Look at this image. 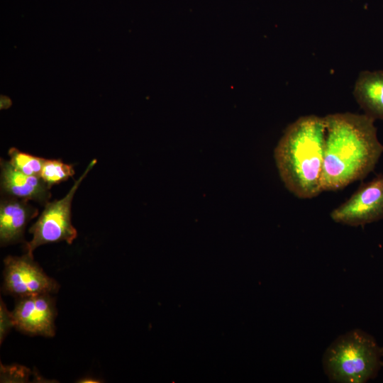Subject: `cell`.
Returning a JSON list of instances; mask_svg holds the SVG:
<instances>
[{"label": "cell", "instance_id": "1", "mask_svg": "<svg viewBox=\"0 0 383 383\" xmlns=\"http://www.w3.org/2000/svg\"><path fill=\"white\" fill-rule=\"evenodd\" d=\"M326 129L322 189L338 191L365 178L383 153L374 121L350 112L324 116Z\"/></svg>", "mask_w": 383, "mask_h": 383}, {"label": "cell", "instance_id": "2", "mask_svg": "<svg viewBox=\"0 0 383 383\" xmlns=\"http://www.w3.org/2000/svg\"><path fill=\"white\" fill-rule=\"evenodd\" d=\"M326 129L324 117L301 116L287 127L274 149L280 178L299 199H312L323 192Z\"/></svg>", "mask_w": 383, "mask_h": 383}, {"label": "cell", "instance_id": "3", "mask_svg": "<svg viewBox=\"0 0 383 383\" xmlns=\"http://www.w3.org/2000/svg\"><path fill=\"white\" fill-rule=\"evenodd\" d=\"M382 350L367 333L350 330L337 337L325 350L324 373L332 382L365 383L377 374Z\"/></svg>", "mask_w": 383, "mask_h": 383}, {"label": "cell", "instance_id": "4", "mask_svg": "<svg viewBox=\"0 0 383 383\" xmlns=\"http://www.w3.org/2000/svg\"><path fill=\"white\" fill-rule=\"evenodd\" d=\"M96 162V159L91 161L63 198L45 204L40 216L29 229L33 238L24 244L26 253L33 256L35 248L48 243L61 241L70 245L72 243L77 236V231L72 223V201L79 186Z\"/></svg>", "mask_w": 383, "mask_h": 383}, {"label": "cell", "instance_id": "5", "mask_svg": "<svg viewBox=\"0 0 383 383\" xmlns=\"http://www.w3.org/2000/svg\"><path fill=\"white\" fill-rule=\"evenodd\" d=\"M2 292L17 299L42 294H55L60 289L59 283L48 276L34 261L33 256L27 253L7 256L4 260Z\"/></svg>", "mask_w": 383, "mask_h": 383}, {"label": "cell", "instance_id": "6", "mask_svg": "<svg viewBox=\"0 0 383 383\" xmlns=\"http://www.w3.org/2000/svg\"><path fill=\"white\" fill-rule=\"evenodd\" d=\"M338 223L360 226L383 218V173L371 181L362 183L344 203L330 213Z\"/></svg>", "mask_w": 383, "mask_h": 383}, {"label": "cell", "instance_id": "7", "mask_svg": "<svg viewBox=\"0 0 383 383\" xmlns=\"http://www.w3.org/2000/svg\"><path fill=\"white\" fill-rule=\"evenodd\" d=\"M14 327L31 335L53 337L55 334V303L50 294L17 299L11 311Z\"/></svg>", "mask_w": 383, "mask_h": 383}, {"label": "cell", "instance_id": "8", "mask_svg": "<svg viewBox=\"0 0 383 383\" xmlns=\"http://www.w3.org/2000/svg\"><path fill=\"white\" fill-rule=\"evenodd\" d=\"M1 190L7 197L35 201L45 204L50 197V187L39 176L27 175L1 159Z\"/></svg>", "mask_w": 383, "mask_h": 383}, {"label": "cell", "instance_id": "9", "mask_svg": "<svg viewBox=\"0 0 383 383\" xmlns=\"http://www.w3.org/2000/svg\"><path fill=\"white\" fill-rule=\"evenodd\" d=\"M38 213V209L28 201L12 197L2 199L0 204L1 245L23 242L26 227Z\"/></svg>", "mask_w": 383, "mask_h": 383}, {"label": "cell", "instance_id": "10", "mask_svg": "<svg viewBox=\"0 0 383 383\" xmlns=\"http://www.w3.org/2000/svg\"><path fill=\"white\" fill-rule=\"evenodd\" d=\"M353 96L365 115L383 120V70L360 72Z\"/></svg>", "mask_w": 383, "mask_h": 383}, {"label": "cell", "instance_id": "11", "mask_svg": "<svg viewBox=\"0 0 383 383\" xmlns=\"http://www.w3.org/2000/svg\"><path fill=\"white\" fill-rule=\"evenodd\" d=\"M11 165L27 175H40L45 159L34 156L11 148L8 152Z\"/></svg>", "mask_w": 383, "mask_h": 383}, {"label": "cell", "instance_id": "12", "mask_svg": "<svg viewBox=\"0 0 383 383\" xmlns=\"http://www.w3.org/2000/svg\"><path fill=\"white\" fill-rule=\"evenodd\" d=\"M74 174L72 165L60 160H47L44 162L40 177L50 188L52 185L67 180Z\"/></svg>", "mask_w": 383, "mask_h": 383}, {"label": "cell", "instance_id": "13", "mask_svg": "<svg viewBox=\"0 0 383 383\" xmlns=\"http://www.w3.org/2000/svg\"><path fill=\"white\" fill-rule=\"evenodd\" d=\"M14 327L11 311H9L4 302L1 299L0 303V343L4 341L5 337Z\"/></svg>", "mask_w": 383, "mask_h": 383}, {"label": "cell", "instance_id": "14", "mask_svg": "<svg viewBox=\"0 0 383 383\" xmlns=\"http://www.w3.org/2000/svg\"><path fill=\"white\" fill-rule=\"evenodd\" d=\"M78 382H81V383H97V382H100V381L99 379H94V378H92V377H84V378H82V379H79V381H78Z\"/></svg>", "mask_w": 383, "mask_h": 383}, {"label": "cell", "instance_id": "15", "mask_svg": "<svg viewBox=\"0 0 383 383\" xmlns=\"http://www.w3.org/2000/svg\"><path fill=\"white\" fill-rule=\"evenodd\" d=\"M382 356H383V348H382Z\"/></svg>", "mask_w": 383, "mask_h": 383}]
</instances>
